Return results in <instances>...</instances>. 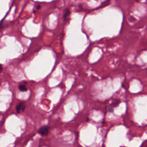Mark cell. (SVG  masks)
Listing matches in <instances>:
<instances>
[{
	"instance_id": "7a4b0ae2",
	"label": "cell",
	"mask_w": 147,
	"mask_h": 147,
	"mask_svg": "<svg viewBox=\"0 0 147 147\" xmlns=\"http://www.w3.org/2000/svg\"><path fill=\"white\" fill-rule=\"evenodd\" d=\"M26 107V104L25 102H22L19 103L16 107V110L17 113H21L23 112Z\"/></svg>"
},
{
	"instance_id": "6da1fadb",
	"label": "cell",
	"mask_w": 147,
	"mask_h": 147,
	"mask_svg": "<svg viewBox=\"0 0 147 147\" xmlns=\"http://www.w3.org/2000/svg\"><path fill=\"white\" fill-rule=\"evenodd\" d=\"M50 129H51L50 127H49L48 126H44L41 127L38 129V131L42 136H47L49 133Z\"/></svg>"
},
{
	"instance_id": "5b68a950",
	"label": "cell",
	"mask_w": 147,
	"mask_h": 147,
	"mask_svg": "<svg viewBox=\"0 0 147 147\" xmlns=\"http://www.w3.org/2000/svg\"><path fill=\"white\" fill-rule=\"evenodd\" d=\"M2 70V66L1 64H0V72H1Z\"/></svg>"
},
{
	"instance_id": "8992f818",
	"label": "cell",
	"mask_w": 147,
	"mask_h": 147,
	"mask_svg": "<svg viewBox=\"0 0 147 147\" xmlns=\"http://www.w3.org/2000/svg\"><path fill=\"white\" fill-rule=\"evenodd\" d=\"M40 7H41V6H40V5H38V6H37L36 8H37V9H39Z\"/></svg>"
},
{
	"instance_id": "277c9868",
	"label": "cell",
	"mask_w": 147,
	"mask_h": 147,
	"mask_svg": "<svg viewBox=\"0 0 147 147\" xmlns=\"http://www.w3.org/2000/svg\"><path fill=\"white\" fill-rule=\"evenodd\" d=\"M69 9H66L64 11V18H63L64 20H65V19L69 16Z\"/></svg>"
},
{
	"instance_id": "3957f363",
	"label": "cell",
	"mask_w": 147,
	"mask_h": 147,
	"mask_svg": "<svg viewBox=\"0 0 147 147\" xmlns=\"http://www.w3.org/2000/svg\"><path fill=\"white\" fill-rule=\"evenodd\" d=\"M18 88H19V90L21 91H23V92L26 91L28 90L27 87H26V86L25 84H20V85H19Z\"/></svg>"
}]
</instances>
